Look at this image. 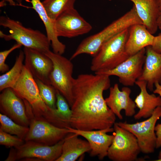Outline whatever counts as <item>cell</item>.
I'll use <instances>...</instances> for the list:
<instances>
[{
    "instance_id": "cell-1",
    "label": "cell",
    "mask_w": 161,
    "mask_h": 161,
    "mask_svg": "<svg viewBox=\"0 0 161 161\" xmlns=\"http://www.w3.org/2000/svg\"><path fill=\"white\" fill-rule=\"evenodd\" d=\"M109 76L83 74L73 81L70 127L83 131L112 128L116 116L107 105L103 92L110 88Z\"/></svg>"
},
{
    "instance_id": "cell-2",
    "label": "cell",
    "mask_w": 161,
    "mask_h": 161,
    "mask_svg": "<svg viewBox=\"0 0 161 161\" xmlns=\"http://www.w3.org/2000/svg\"><path fill=\"white\" fill-rule=\"evenodd\" d=\"M11 88L30 104L35 117L58 127H63L62 122L55 114V109L49 107L41 97L35 79L24 64L20 77Z\"/></svg>"
},
{
    "instance_id": "cell-3",
    "label": "cell",
    "mask_w": 161,
    "mask_h": 161,
    "mask_svg": "<svg viewBox=\"0 0 161 161\" xmlns=\"http://www.w3.org/2000/svg\"><path fill=\"white\" fill-rule=\"evenodd\" d=\"M136 24H143L135 6L99 32L88 37L79 44L70 58L71 60L82 54L95 56L106 41L124 30Z\"/></svg>"
},
{
    "instance_id": "cell-4",
    "label": "cell",
    "mask_w": 161,
    "mask_h": 161,
    "mask_svg": "<svg viewBox=\"0 0 161 161\" xmlns=\"http://www.w3.org/2000/svg\"><path fill=\"white\" fill-rule=\"evenodd\" d=\"M0 25L9 29L7 34L0 31V37L6 41L14 40L24 47L37 50L44 53L50 50L51 43L47 36L38 30L24 27L20 21L6 16L0 17Z\"/></svg>"
},
{
    "instance_id": "cell-5",
    "label": "cell",
    "mask_w": 161,
    "mask_h": 161,
    "mask_svg": "<svg viewBox=\"0 0 161 161\" xmlns=\"http://www.w3.org/2000/svg\"><path fill=\"white\" fill-rule=\"evenodd\" d=\"M126 29L105 42L92 59L90 69L95 73L112 69L129 56L126 51L129 29Z\"/></svg>"
},
{
    "instance_id": "cell-6",
    "label": "cell",
    "mask_w": 161,
    "mask_h": 161,
    "mask_svg": "<svg viewBox=\"0 0 161 161\" xmlns=\"http://www.w3.org/2000/svg\"><path fill=\"white\" fill-rule=\"evenodd\" d=\"M45 54L51 59L53 64L50 76V84L64 97L71 107L73 101V64L70 59L50 50Z\"/></svg>"
},
{
    "instance_id": "cell-7",
    "label": "cell",
    "mask_w": 161,
    "mask_h": 161,
    "mask_svg": "<svg viewBox=\"0 0 161 161\" xmlns=\"http://www.w3.org/2000/svg\"><path fill=\"white\" fill-rule=\"evenodd\" d=\"M64 139L52 145L33 141H25L17 148H12L5 161H56L61 156Z\"/></svg>"
},
{
    "instance_id": "cell-8",
    "label": "cell",
    "mask_w": 161,
    "mask_h": 161,
    "mask_svg": "<svg viewBox=\"0 0 161 161\" xmlns=\"http://www.w3.org/2000/svg\"><path fill=\"white\" fill-rule=\"evenodd\" d=\"M30 120L29 130L25 141H33L45 145H52L64 139L70 133L67 128L57 126L48 122L35 117L30 105L25 103Z\"/></svg>"
},
{
    "instance_id": "cell-9",
    "label": "cell",
    "mask_w": 161,
    "mask_h": 161,
    "mask_svg": "<svg viewBox=\"0 0 161 161\" xmlns=\"http://www.w3.org/2000/svg\"><path fill=\"white\" fill-rule=\"evenodd\" d=\"M161 117V106L157 107L152 115L144 121L134 123L126 121L116 122L120 127L132 134L137 139L141 152L145 154L154 153L156 148L157 137L155 127Z\"/></svg>"
},
{
    "instance_id": "cell-10",
    "label": "cell",
    "mask_w": 161,
    "mask_h": 161,
    "mask_svg": "<svg viewBox=\"0 0 161 161\" xmlns=\"http://www.w3.org/2000/svg\"><path fill=\"white\" fill-rule=\"evenodd\" d=\"M113 126L114 137L107 156L113 161H135L141 152L137 138L116 122Z\"/></svg>"
},
{
    "instance_id": "cell-11",
    "label": "cell",
    "mask_w": 161,
    "mask_h": 161,
    "mask_svg": "<svg viewBox=\"0 0 161 161\" xmlns=\"http://www.w3.org/2000/svg\"><path fill=\"white\" fill-rule=\"evenodd\" d=\"M145 57V48L130 56L114 68L95 73L119 78V82L126 86H132L141 75Z\"/></svg>"
},
{
    "instance_id": "cell-12",
    "label": "cell",
    "mask_w": 161,
    "mask_h": 161,
    "mask_svg": "<svg viewBox=\"0 0 161 161\" xmlns=\"http://www.w3.org/2000/svg\"><path fill=\"white\" fill-rule=\"evenodd\" d=\"M57 36L71 38L88 33L92 29L74 8L60 15L55 21Z\"/></svg>"
},
{
    "instance_id": "cell-13",
    "label": "cell",
    "mask_w": 161,
    "mask_h": 161,
    "mask_svg": "<svg viewBox=\"0 0 161 161\" xmlns=\"http://www.w3.org/2000/svg\"><path fill=\"white\" fill-rule=\"evenodd\" d=\"M0 94V111L16 123L29 127L30 120L23 100L11 88H6Z\"/></svg>"
},
{
    "instance_id": "cell-14",
    "label": "cell",
    "mask_w": 161,
    "mask_h": 161,
    "mask_svg": "<svg viewBox=\"0 0 161 161\" xmlns=\"http://www.w3.org/2000/svg\"><path fill=\"white\" fill-rule=\"evenodd\" d=\"M24 65L34 78L51 85L50 76L53 64L51 59L45 53L37 50L24 47Z\"/></svg>"
},
{
    "instance_id": "cell-15",
    "label": "cell",
    "mask_w": 161,
    "mask_h": 161,
    "mask_svg": "<svg viewBox=\"0 0 161 161\" xmlns=\"http://www.w3.org/2000/svg\"><path fill=\"white\" fill-rule=\"evenodd\" d=\"M70 132L76 134L84 138L88 142L91 148L90 155L97 156L103 160L107 155L109 148L112 142L114 135H109L108 132H113V128L96 130L83 131L67 127Z\"/></svg>"
},
{
    "instance_id": "cell-16",
    "label": "cell",
    "mask_w": 161,
    "mask_h": 161,
    "mask_svg": "<svg viewBox=\"0 0 161 161\" xmlns=\"http://www.w3.org/2000/svg\"><path fill=\"white\" fill-rule=\"evenodd\" d=\"M131 89L125 86L120 90L117 83L109 88V96L105 99L106 104L120 120L123 119L121 112L125 111L126 116L131 117L136 114L137 107L134 101L130 97Z\"/></svg>"
},
{
    "instance_id": "cell-17",
    "label": "cell",
    "mask_w": 161,
    "mask_h": 161,
    "mask_svg": "<svg viewBox=\"0 0 161 161\" xmlns=\"http://www.w3.org/2000/svg\"><path fill=\"white\" fill-rule=\"evenodd\" d=\"M145 57L141 75L137 80L147 83V88L153 91L154 84L161 78V53L155 51L150 46L145 48Z\"/></svg>"
},
{
    "instance_id": "cell-18",
    "label": "cell",
    "mask_w": 161,
    "mask_h": 161,
    "mask_svg": "<svg viewBox=\"0 0 161 161\" xmlns=\"http://www.w3.org/2000/svg\"><path fill=\"white\" fill-rule=\"evenodd\" d=\"M136 84L140 92L134 100L138 112L134 116V119L148 118L151 117L157 107L161 106V97L154 94H150L147 90V83L143 80H137Z\"/></svg>"
},
{
    "instance_id": "cell-19",
    "label": "cell",
    "mask_w": 161,
    "mask_h": 161,
    "mask_svg": "<svg viewBox=\"0 0 161 161\" xmlns=\"http://www.w3.org/2000/svg\"><path fill=\"white\" fill-rule=\"evenodd\" d=\"M126 51L130 56L134 55L146 47L151 46L154 37L143 24H136L129 28Z\"/></svg>"
},
{
    "instance_id": "cell-20",
    "label": "cell",
    "mask_w": 161,
    "mask_h": 161,
    "mask_svg": "<svg viewBox=\"0 0 161 161\" xmlns=\"http://www.w3.org/2000/svg\"><path fill=\"white\" fill-rule=\"evenodd\" d=\"M132 2L143 24L152 34L158 29L157 20L160 12L156 0H128Z\"/></svg>"
},
{
    "instance_id": "cell-21",
    "label": "cell",
    "mask_w": 161,
    "mask_h": 161,
    "mask_svg": "<svg viewBox=\"0 0 161 161\" xmlns=\"http://www.w3.org/2000/svg\"><path fill=\"white\" fill-rule=\"evenodd\" d=\"M78 135L70 132L64 138L61 156L56 161H75L91 148L87 141L78 137Z\"/></svg>"
},
{
    "instance_id": "cell-22",
    "label": "cell",
    "mask_w": 161,
    "mask_h": 161,
    "mask_svg": "<svg viewBox=\"0 0 161 161\" xmlns=\"http://www.w3.org/2000/svg\"><path fill=\"white\" fill-rule=\"evenodd\" d=\"M32 8L38 13L43 21L46 32V35L51 43L53 52L62 55L65 52L66 47L59 40L55 27V21L52 20L47 15L41 0H31Z\"/></svg>"
},
{
    "instance_id": "cell-23",
    "label": "cell",
    "mask_w": 161,
    "mask_h": 161,
    "mask_svg": "<svg viewBox=\"0 0 161 161\" xmlns=\"http://www.w3.org/2000/svg\"><path fill=\"white\" fill-rule=\"evenodd\" d=\"M24 54L23 50H20L16 57L15 64L8 71L0 76V91L9 88H12L21 74L24 64Z\"/></svg>"
},
{
    "instance_id": "cell-24",
    "label": "cell",
    "mask_w": 161,
    "mask_h": 161,
    "mask_svg": "<svg viewBox=\"0 0 161 161\" xmlns=\"http://www.w3.org/2000/svg\"><path fill=\"white\" fill-rule=\"evenodd\" d=\"M76 0H44L42 4L49 17L53 21L62 13L74 8Z\"/></svg>"
},
{
    "instance_id": "cell-25",
    "label": "cell",
    "mask_w": 161,
    "mask_h": 161,
    "mask_svg": "<svg viewBox=\"0 0 161 161\" xmlns=\"http://www.w3.org/2000/svg\"><path fill=\"white\" fill-rule=\"evenodd\" d=\"M0 129L12 135L24 139L29 130V127L19 125L6 115L0 113Z\"/></svg>"
},
{
    "instance_id": "cell-26",
    "label": "cell",
    "mask_w": 161,
    "mask_h": 161,
    "mask_svg": "<svg viewBox=\"0 0 161 161\" xmlns=\"http://www.w3.org/2000/svg\"><path fill=\"white\" fill-rule=\"evenodd\" d=\"M56 106L55 113L58 117L68 127H70V121L72 111L68 102L57 90H56Z\"/></svg>"
},
{
    "instance_id": "cell-27",
    "label": "cell",
    "mask_w": 161,
    "mask_h": 161,
    "mask_svg": "<svg viewBox=\"0 0 161 161\" xmlns=\"http://www.w3.org/2000/svg\"><path fill=\"white\" fill-rule=\"evenodd\" d=\"M34 79L42 100L50 108L56 109V89L51 85L46 84L38 79Z\"/></svg>"
},
{
    "instance_id": "cell-28",
    "label": "cell",
    "mask_w": 161,
    "mask_h": 161,
    "mask_svg": "<svg viewBox=\"0 0 161 161\" xmlns=\"http://www.w3.org/2000/svg\"><path fill=\"white\" fill-rule=\"evenodd\" d=\"M25 140L0 129V144L6 147L17 148L23 145Z\"/></svg>"
},
{
    "instance_id": "cell-29",
    "label": "cell",
    "mask_w": 161,
    "mask_h": 161,
    "mask_svg": "<svg viewBox=\"0 0 161 161\" xmlns=\"http://www.w3.org/2000/svg\"><path fill=\"white\" fill-rule=\"evenodd\" d=\"M22 45L16 43L9 49L0 52V72L3 73L9 70V66L5 63L6 59L12 52L15 50L20 48Z\"/></svg>"
},
{
    "instance_id": "cell-30",
    "label": "cell",
    "mask_w": 161,
    "mask_h": 161,
    "mask_svg": "<svg viewBox=\"0 0 161 161\" xmlns=\"http://www.w3.org/2000/svg\"><path fill=\"white\" fill-rule=\"evenodd\" d=\"M151 47L155 51L161 53V33L155 36Z\"/></svg>"
},
{
    "instance_id": "cell-31",
    "label": "cell",
    "mask_w": 161,
    "mask_h": 161,
    "mask_svg": "<svg viewBox=\"0 0 161 161\" xmlns=\"http://www.w3.org/2000/svg\"><path fill=\"white\" fill-rule=\"evenodd\" d=\"M155 131L157 137L156 148L161 147V123L155 126Z\"/></svg>"
},
{
    "instance_id": "cell-32",
    "label": "cell",
    "mask_w": 161,
    "mask_h": 161,
    "mask_svg": "<svg viewBox=\"0 0 161 161\" xmlns=\"http://www.w3.org/2000/svg\"><path fill=\"white\" fill-rule=\"evenodd\" d=\"M154 86L155 89L153 91V93L157 94L161 97V84L159 82H156L154 84Z\"/></svg>"
},
{
    "instance_id": "cell-33",
    "label": "cell",
    "mask_w": 161,
    "mask_h": 161,
    "mask_svg": "<svg viewBox=\"0 0 161 161\" xmlns=\"http://www.w3.org/2000/svg\"><path fill=\"white\" fill-rule=\"evenodd\" d=\"M157 24L158 29L161 30V11H160L157 20Z\"/></svg>"
},
{
    "instance_id": "cell-34",
    "label": "cell",
    "mask_w": 161,
    "mask_h": 161,
    "mask_svg": "<svg viewBox=\"0 0 161 161\" xmlns=\"http://www.w3.org/2000/svg\"><path fill=\"white\" fill-rule=\"evenodd\" d=\"M5 2H8L9 4L11 6H14L16 5L15 2L14 0H2Z\"/></svg>"
},
{
    "instance_id": "cell-35",
    "label": "cell",
    "mask_w": 161,
    "mask_h": 161,
    "mask_svg": "<svg viewBox=\"0 0 161 161\" xmlns=\"http://www.w3.org/2000/svg\"><path fill=\"white\" fill-rule=\"evenodd\" d=\"M160 12L161 11V0H156Z\"/></svg>"
},
{
    "instance_id": "cell-36",
    "label": "cell",
    "mask_w": 161,
    "mask_h": 161,
    "mask_svg": "<svg viewBox=\"0 0 161 161\" xmlns=\"http://www.w3.org/2000/svg\"><path fill=\"white\" fill-rule=\"evenodd\" d=\"M20 5H21L22 4V0H15Z\"/></svg>"
},
{
    "instance_id": "cell-37",
    "label": "cell",
    "mask_w": 161,
    "mask_h": 161,
    "mask_svg": "<svg viewBox=\"0 0 161 161\" xmlns=\"http://www.w3.org/2000/svg\"><path fill=\"white\" fill-rule=\"evenodd\" d=\"M161 159V150L158 156V159Z\"/></svg>"
},
{
    "instance_id": "cell-38",
    "label": "cell",
    "mask_w": 161,
    "mask_h": 161,
    "mask_svg": "<svg viewBox=\"0 0 161 161\" xmlns=\"http://www.w3.org/2000/svg\"><path fill=\"white\" fill-rule=\"evenodd\" d=\"M154 161H161V159H158L157 160H156Z\"/></svg>"
},
{
    "instance_id": "cell-39",
    "label": "cell",
    "mask_w": 161,
    "mask_h": 161,
    "mask_svg": "<svg viewBox=\"0 0 161 161\" xmlns=\"http://www.w3.org/2000/svg\"><path fill=\"white\" fill-rule=\"evenodd\" d=\"M160 84H161V79L160 81Z\"/></svg>"
}]
</instances>
